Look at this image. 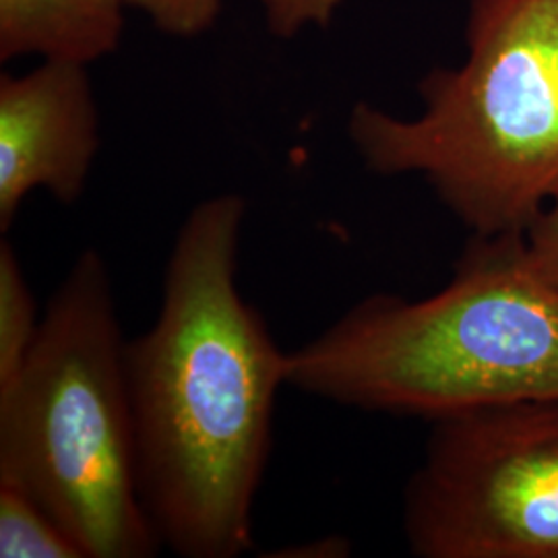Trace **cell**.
I'll list each match as a JSON object with an SVG mask.
<instances>
[{"mask_svg": "<svg viewBox=\"0 0 558 558\" xmlns=\"http://www.w3.org/2000/svg\"><path fill=\"white\" fill-rule=\"evenodd\" d=\"M246 201L197 203L180 223L154 325L124 364L143 507L182 558L253 548V507L271 456L288 356L239 290Z\"/></svg>", "mask_w": 558, "mask_h": 558, "instance_id": "6da1fadb", "label": "cell"}, {"mask_svg": "<svg viewBox=\"0 0 558 558\" xmlns=\"http://www.w3.org/2000/svg\"><path fill=\"white\" fill-rule=\"evenodd\" d=\"M288 385L331 403L435 420L558 398V290L523 234L474 236L439 294H375L288 356Z\"/></svg>", "mask_w": 558, "mask_h": 558, "instance_id": "7a4b0ae2", "label": "cell"}, {"mask_svg": "<svg viewBox=\"0 0 558 558\" xmlns=\"http://www.w3.org/2000/svg\"><path fill=\"white\" fill-rule=\"evenodd\" d=\"M468 57L399 119L359 101L348 135L383 177L420 174L474 236L523 234L558 191V0H472Z\"/></svg>", "mask_w": 558, "mask_h": 558, "instance_id": "3957f363", "label": "cell"}, {"mask_svg": "<svg viewBox=\"0 0 558 558\" xmlns=\"http://www.w3.org/2000/svg\"><path fill=\"white\" fill-rule=\"evenodd\" d=\"M114 283L96 248L60 281L17 379L0 391V484L20 488L85 558H151Z\"/></svg>", "mask_w": 558, "mask_h": 558, "instance_id": "277c9868", "label": "cell"}, {"mask_svg": "<svg viewBox=\"0 0 558 558\" xmlns=\"http://www.w3.org/2000/svg\"><path fill=\"white\" fill-rule=\"evenodd\" d=\"M403 534L420 558H558V398L435 420Z\"/></svg>", "mask_w": 558, "mask_h": 558, "instance_id": "5b68a950", "label": "cell"}, {"mask_svg": "<svg viewBox=\"0 0 558 558\" xmlns=\"http://www.w3.org/2000/svg\"><path fill=\"white\" fill-rule=\"evenodd\" d=\"M100 149V117L87 66L41 60L27 75L0 77V232L23 199L44 189L75 205Z\"/></svg>", "mask_w": 558, "mask_h": 558, "instance_id": "8992f818", "label": "cell"}, {"mask_svg": "<svg viewBox=\"0 0 558 558\" xmlns=\"http://www.w3.org/2000/svg\"><path fill=\"white\" fill-rule=\"evenodd\" d=\"M126 0H0V60L89 66L119 48Z\"/></svg>", "mask_w": 558, "mask_h": 558, "instance_id": "52a82bcc", "label": "cell"}, {"mask_svg": "<svg viewBox=\"0 0 558 558\" xmlns=\"http://www.w3.org/2000/svg\"><path fill=\"white\" fill-rule=\"evenodd\" d=\"M41 320V319H40ZM36 299L7 236L0 240V391L9 389L38 338Z\"/></svg>", "mask_w": 558, "mask_h": 558, "instance_id": "ba28073f", "label": "cell"}, {"mask_svg": "<svg viewBox=\"0 0 558 558\" xmlns=\"http://www.w3.org/2000/svg\"><path fill=\"white\" fill-rule=\"evenodd\" d=\"M0 557L85 558L50 513L20 488L0 484Z\"/></svg>", "mask_w": 558, "mask_h": 558, "instance_id": "9c48e42d", "label": "cell"}, {"mask_svg": "<svg viewBox=\"0 0 558 558\" xmlns=\"http://www.w3.org/2000/svg\"><path fill=\"white\" fill-rule=\"evenodd\" d=\"M168 36L195 38L205 34L220 15L221 0H126Z\"/></svg>", "mask_w": 558, "mask_h": 558, "instance_id": "30bf717a", "label": "cell"}, {"mask_svg": "<svg viewBox=\"0 0 558 558\" xmlns=\"http://www.w3.org/2000/svg\"><path fill=\"white\" fill-rule=\"evenodd\" d=\"M343 0H260L269 32L278 38H294L300 29L327 27Z\"/></svg>", "mask_w": 558, "mask_h": 558, "instance_id": "8fae6325", "label": "cell"}, {"mask_svg": "<svg viewBox=\"0 0 558 558\" xmlns=\"http://www.w3.org/2000/svg\"><path fill=\"white\" fill-rule=\"evenodd\" d=\"M523 244L534 271L558 290V191L523 232Z\"/></svg>", "mask_w": 558, "mask_h": 558, "instance_id": "7c38bea8", "label": "cell"}]
</instances>
